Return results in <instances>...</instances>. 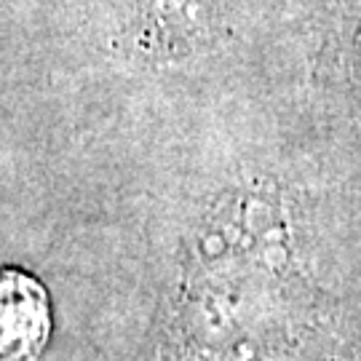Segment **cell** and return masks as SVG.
<instances>
[{
  "instance_id": "6da1fadb",
  "label": "cell",
  "mask_w": 361,
  "mask_h": 361,
  "mask_svg": "<svg viewBox=\"0 0 361 361\" xmlns=\"http://www.w3.org/2000/svg\"><path fill=\"white\" fill-rule=\"evenodd\" d=\"M32 295H38L35 286L27 284L22 289L19 284L3 286V348L6 356L11 353L13 359H19L22 353H30L38 348L46 337V310H43V300L32 302Z\"/></svg>"
}]
</instances>
